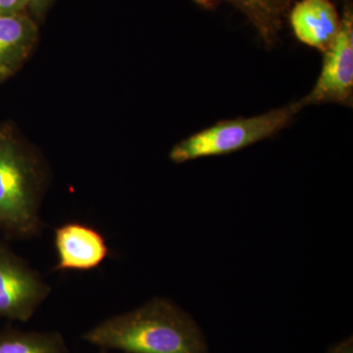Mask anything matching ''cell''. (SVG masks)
<instances>
[{
	"label": "cell",
	"instance_id": "obj_1",
	"mask_svg": "<svg viewBox=\"0 0 353 353\" xmlns=\"http://www.w3.org/2000/svg\"><path fill=\"white\" fill-rule=\"evenodd\" d=\"M101 350L122 353H210L201 327L166 297L110 316L82 334Z\"/></svg>",
	"mask_w": 353,
	"mask_h": 353
},
{
	"label": "cell",
	"instance_id": "obj_2",
	"mask_svg": "<svg viewBox=\"0 0 353 353\" xmlns=\"http://www.w3.org/2000/svg\"><path fill=\"white\" fill-rule=\"evenodd\" d=\"M43 157L9 125L0 126V236L30 241L46 229L41 209L48 190Z\"/></svg>",
	"mask_w": 353,
	"mask_h": 353
},
{
	"label": "cell",
	"instance_id": "obj_3",
	"mask_svg": "<svg viewBox=\"0 0 353 353\" xmlns=\"http://www.w3.org/2000/svg\"><path fill=\"white\" fill-rule=\"evenodd\" d=\"M303 108L299 101L261 115L221 121L176 143L169 158L173 163L182 164L199 158L239 152L275 137L289 126Z\"/></svg>",
	"mask_w": 353,
	"mask_h": 353
},
{
	"label": "cell",
	"instance_id": "obj_4",
	"mask_svg": "<svg viewBox=\"0 0 353 353\" xmlns=\"http://www.w3.org/2000/svg\"><path fill=\"white\" fill-rule=\"evenodd\" d=\"M0 236V319L28 322L50 297L52 288Z\"/></svg>",
	"mask_w": 353,
	"mask_h": 353
},
{
	"label": "cell",
	"instance_id": "obj_5",
	"mask_svg": "<svg viewBox=\"0 0 353 353\" xmlns=\"http://www.w3.org/2000/svg\"><path fill=\"white\" fill-rule=\"evenodd\" d=\"M353 97V12L345 4L340 31L324 52L321 74L314 88L301 99L303 108L323 103L352 106Z\"/></svg>",
	"mask_w": 353,
	"mask_h": 353
},
{
	"label": "cell",
	"instance_id": "obj_6",
	"mask_svg": "<svg viewBox=\"0 0 353 353\" xmlns=\"http://www.w3.org/2000/svg\"><path fill=\"white\" fill-rule=\"evenodd\" d=\"M57 263L52 272L95 270L110 256L103 234L85 223L69 221L53 230Z\"/></svg>",
	"mask_w": 353,
	"mask_h": 353
},
{
	"label": "cell",
	"instance_id": "obj_7",
	"mask_svg": "<svg viewBox=\"0 0 353 353\" xmlns=\"http://www.w3.org/2000/svg\"><path fill=\"white\" fill-rule=\"evenodd\" d=\"M289 13L299 41L322 52L329 50L341 27L340 15L330 0H301Z\"/></svg>",
	"mask_w": 353,
	"mask_h": 353
},
{
	"label": "cell",
	"instance_id": "obj_8",
	"mask_svg": "<svg viewBox=\"0 0 353 353\" xmlns=\"http://www.w3.org/2000/svg\"><path fill=\"white\" fill-rule=\"evenodd\" d=\"M208 10L228 3L241 11L252 25L266 48H273L280 39L285 18L294 0H192Z\"/></svg>",
	"mask_w": 353,
	"mask_h": 353
},
{
	"label": "cell",
	"instance_id": "obj_9",
	"mask_svg": "<svg viewBox=\"0 0 353 353\" xmlns=\"http://www.w3.org/2000/svg\"><path fill=\"white\" fill-rule=\"evenodd\" d=\"M39 28L27 12L0 17V67L14 74L32 54Z\"/></svg>",
	"mask_w": 353,
	"mask_h": 353
},
{
	"label": "cell",
	"instance_id": "obj_10",
	"mask_svg": "<svg viewBox=\"0 0 353 353\" xmlns=\"http://www.w3.org/2000/svg\"><path fill=\"white\" fill-rule=\"evenodd\" d=\"M0 353H69L59 331H26L9 323L0 329Z\"/></svg>",
	"mask_w": 353,
	"mask_h": 353
},
{
	"label": "cell",
	"instance_id": "obj_11",
	"mask_svg": "<svg viewBox=\"0 0 353 353\" xmlns=\"http://www.w3.org/2000/svg\"><path fill=\"white\" fill-rule=\"evenodd\" d=\"M27 11L26 0H0V17Z\"/></svg>",
	"mask_w": 353,
	"mask_h": 353
},
{
	"label": "cell",
	"instance_id": "obj_12",
	"mask_svg": "<svg viewBox=\"0 0 353 353\" xmlns=\"http://www.w3.org/2000/svg\"><path fill=\"white\" fill-rule=\"evenodd\" d=\"M53 0H26L27 10L31 12L32 18L41 20L46 15Z\"/></svg>",
	"mask_w": 353,
	"mask_h": 353
},
{
	"label": "cell",
	"instance_id": "obj_13",
	"mask_svg": "<svg viewBox=\"0 0 353 353\" xmlns=\"http://www.w3.org/2000/svg\"><path fill=\"white\" fill-rule=\"evenodd\" d=\"M327 353H353L352 336L330 347Z\"/></svg>",
	"mask_w": 353,
	"mask_h": 353
},
{
	"label": "cell",
	"instance_id": "obj_14",
	"mask_svg": "<svg viewBox=\"0 0 353 353\" xmlns=\"http://www.w3.org/2000/svg\"><path fill=\"white\" fill-rule=\"evenodd\" d=\"M11 76H12V74L9 73L8 71H6V70H4L0 67V82H3V81L10 78Z\"/></svg>",
	"mask_w": 353,
	"mask_h": 353
},
{
	"label": "cell",
	"instance_id": "obj_15",
	"mask_svg": "<svg viewBox=\"0 0 353 353\" xmlns=\"http://www.w3.org/2000/svg\"><path fill=\"white\" fill-rule=\"evenodd\" d=\"M99 353H113L112 352H108V350H101Z\"/></svg>",
	"mask_w": 353,
	"mask_h": 353
}]
</instances>
